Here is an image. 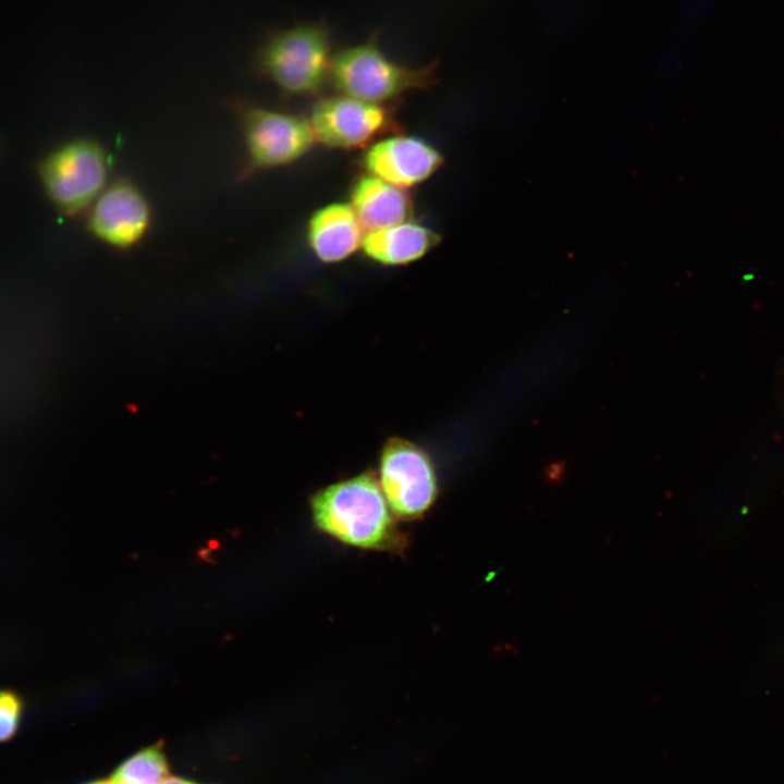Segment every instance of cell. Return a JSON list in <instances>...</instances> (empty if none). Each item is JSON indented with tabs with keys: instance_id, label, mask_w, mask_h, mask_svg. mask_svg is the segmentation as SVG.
Wrapping results in <instances>:
<instances>
[{
	"instance_id": "6da1fadb",
	"label": "cell",
	"mask_w": 784,
	"mask_h": 784,
	"mask_svg": "<svg viewBox=\"0 0 784 784\" xmlns=\"http://www.w3.org/2000/svg\"><path fill=\"white\" fill-rule=\"evenodd\" d=\"M311 511L317 528L343 543L372 550L400 544L388 502L371 474L320 490L311 500Z\"/></svg>"
},
{
	"instance_id": "7a4b0ae2",
	"label": "cell",
	"mask_w": 784,
	"mask_h": 784,
	"mask_svg": "<svg viewBox=\"0 0 784 784\" xmlns=\"http://www.w3.org/2000/svg\"><path fill=\"white\" fill-rule=\"evenodd\" d=\"M330 64V35L322 24L271 33L255 54L257 71L291 95L317 93L329 77Z\"/></svg>"
},
{
	"instance_id": "3957f363",
	"label": "cell",
	"mask_w": 784,
	"mask_h": 784,
	"mask_svg": "<svg viewBox=\"0 0 784 784\" xmlns=\"http://www.w3.org/2000/svg\"><path fill=\"white\" fill-rule=\"evenodd\" d=\"M432 72L431 68L411 69L395 63L372 38L339 51L331 59L329 77L344 95L377 105L427 87Z\"/></svg>"
},
{
	"instance_id": "277c9868",
	"label": "cell",
	"mask_w": 784,
	"mask_h": 784,
	"mask_svg": "<svg viewBox=\"0 0 784 784\" xmlns=\"http://www.w3.org/2000/svg\"><path fill=\"white\" fill-rule=\"evenodd\" d=\"M109 158L93 139L69 142L48 155L39 176L52 204L64 215L89 209L107 186Z\"/></svg>"
},
{
	"instance_id": "5b68a950",
	"label": "cell",
	"mask_w": 784,
	"mask_h": 784,
	"mask_svg": "<svg viewBox=\"0 0 784 784\" xmlns=\"http://www.w3.org/2000/svg\"><path fill=\"white\" fill-rule=\"evenodd\" d=\"M380 487L392 512L413 519L425 514L437 497V480L428 455L415 444L394 439L380 457Z\"/></svg>"
},
{
	"instance_id": "8992f818",
	"label": "cell",
	"mask_w": 784,
	"mask_h": 784,
	"mask_svg": "<svg viewBox=\"0 0 784 784\" xmlns=\"http://www.w3.org/2000/svg\"><path fill=\"white\" fill-rule=\"evenodd\" d=\"M243 133L250 166L258 169L290 164L316 140L309 121L258 107L244 112Z\"/></svg>"
},
{
	"instance_id": "52a82bcc",
	"label": "cell",
	"mask_w": 784,
	"mask_h": 784,
	"mask_svg": "<svg viewBox=\"0 0 784 784\" xmlns=\"http://www.w3.org/2000/svg\"><path fill=\"white\" fill-rule=\"evenodd\" d=\"M88 210L89 232L118 249L137 245L151 223L148 199L139 187L123 179L106 186Z\"/></svg>"
},
{
	"instance_id": "ba28073f",
	"label": "cell",
	"mask_w": 784,
	"mask_h": 784,
	"mask_svg": "<svg viewBox=\"0 0 784 784\" xmlns=\"http://www.w3.org/2000/svg\"><path fill=\"white\" fill-rule=\"evenodd\" d=\"M309 123L316 140L330 147L353 148L383 130L387 113L376 103L335 96L314 106Z\"/></svg>"
},
{
	"instance_id": "9c48e42d",
	"label": "cell",
	"mask_w": 784,
	"mask_h": 784,
	"mask_svg": "<svg viewBox=\"0 0 784 784\" xmlns=\"http://www.w3.org/2000/svg\"><path fill=\"white\" fill-rule=\"evenodd\" d=\"M442 163V157L426 142L391 137L375 144L364 157L366 170L399 187H408L428 179Z\"/></svg>"
},
{
	"instance_id": "30bf717a",
	"label": "cell",
	"mask_w": 784,
	"mask_h": 784,
	"mask_svg": "<svg viewBox=\"0 0 784 784\" xmlns=\"http://www.w3.org/2000/svg\"><path fill=\"white\" fill-rule=\"evenodd\" d=\"M364 229L348 204H332L316 211L308 224V242L322 261L336 262L363 243Z\"/></svg>"
},
{
	"instance_id": "8fae6325",
	"label": "cell",
	"mask_w": 784,
	"mask_h": 784,
	"mask_svg": "<svg viewBox=\"0 0 784 784\" xmlns=\"http://www.w3.org/2000/svg\"><path fill=\"white\" fill-rule=\"evenodd\" d=\"M351 206L367 233L406 222L412 212L409 197L401 187L373 175L357 181Z\"/></svg>"
},
{
	"instance_id": "7c38bea8",
	"label": "cell",
	"mask_w": 784,
	"mask_h": 784,
	"mask_svg": "<svg viewBox=\"0 0 784 784\" xmlns=\"http://www.w3.org/2000/svg\"><path fill=\"white\" fill-rule=\"evenodd\" d=\"M431 230L411 222L368 232L362 246L371 259L384 265H403L417 260L439 242Z\"/></svg>"
},
{
	"instance_id": "4fadbf2b",
	"label": "cell",
	"mask_w": 784,
	"mask_h": 784,
	"mask_svg": "<svg viewBox=\"0 0 784 784\" xmlns=\"http://www.w3.org/2000/svg\"><path fill=\"white\" fill-rule=\"evenodd\" d=\"M168 769L157 748L145 749L126 760L112 775L109 784H161Z\"/></svg>"
},
{
	"instance_id": "5bb4252c",
	"label": "cell",
	"mask_w": 784,
	"mask_h": 784,
	"mask_svg": "<svg viewBox=\"0 0 784 784\" xmlns=\"http://www.w3.org/2000/svg\"><path fill=\"white\" fill-rule=\"evenodd\" d=\"M21 712L22 703L17 696L0 691V742L11 738L15 733Z\"/></svg>"
},
{
	"instance_id": "9a60e30c",
	"label": "cell",
	"mask_w": 784,
	"mask_h": 784,
	"mask_svg": "<svg viewBox=\"0 0 784 784\" xmlns=\"http://www.w3.org/2000/svg\"><path fill=\"white\" fill-rule=\"evenodd\" d=\"M161 784H196L179 777H166Z\"/></svg>"
},
{
	"instance_id": "2e32d148",
	"label": "cell",
	"mask_w": 784,
	"mask_h": 784,
	"mask_svg": "<svg viewBox=\"0 0 784 784\" xmlns=\"http://www.w3.org/2000/svg\"><path fill=\"white\" fill-rule=\"evenodd\" d=\"M90 784H109V782L100 781V782H95V783H90Z\"/></svg>"
}]
</instances>
